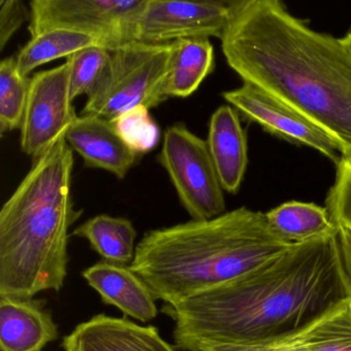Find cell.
<instances>
[{"label": "cell", "instance_id": "5bb4252c", "mask_svg": "<svg viewBox=\"0 0 351 351\" xmlns=\"http://www.w3.org/2000/svg\"><path fill=\"white\" fill-rule=\"evenodd\" d=\"M46 300L0 298V350L42 351L59 337Z\"/></svg>", "mask_w": 351, "mask_h": 351}, {"label": "cell", "instance_id": "cb8c5ba5", "mask_svg": "<svg viewBox=\"0 0 351 351\" xmlns=\"http://www.w3.org/2000/svg\"><path fill=\"white\" fill-rule=\"evenodd\" d=\"M110 122L123 143L136 155L149 153L159 143V126L147 106H135Z\"/></svg>", "mask_w": 351, "mask_h": 351}, {"label": "cell", "instance_id": "6da1fadb", "mask_svg": "<svg viewBox=\"0 0 351 351\" xmlns=\"http://www.w3.org/2000/svg\"><path fill=\"white\" fill-rule=\"evenodd\" d=\"M351 299L337 232L305 243L223 287L164 304L180 349L190 343L254 344L297 332Z\"/></svg>", "mask_w": 351, "mask_h": 351}, {"label": "cell", "instance_id": "ba28073f", "mask_svg": "<svg viewBox=\"0 0 351 351\" xmlns=\"http://www.w3.org/2000/svg\"><path fill=\"white\" fill-rule=\"evenodd\" d=\"M71 60L67 58L63 64L30 79L20 143L34 162L64 138L79 117L71 98Z\"/></svg>", "mask_w": 351, "mask_h": 351}, {"label": "cell", "instance_id": "4fadbf2b", "mask_svg": "<svg viewBox=\"0 0 351 351\" xmlns=\"http://www.w3.org/2000/svg\"><path fill=\"white\" fill-rule=\"evenodd\" d=\"M106 305L116 306L125 316L149 322L158 316L156 298L147 283L127 265L100 261L82 273Z\"/></svg>", "mask_w": 351, "mask_h": 351}, {"label": "cell", "instance_id": "8fae6325", "mask_svg": "<svg viewBox=\"0 0 351 351\" xmlns=\"http://www.w3.org/2000/svg\"><path fill=\"white\" fill-rule=\"evenodd\" d=\"M64 351H178L164 340L155 326H141L104 313L92 316L63 337Z\"/></svg>", "mask_w": 351, "mask_h": 351}, {"label": "cell", "instance_id": "9c48e42d", "mask_svg": "<svg viewBox=\"0 0 351 351\" xmlns=\"http://www.w3.org/2000/svg\"><path fill=\"white\" fill-rule=\"evenodd\" d=\"M232 3L233 0H147L137 23L135 42L165 45L188 38L221 40Z\"/></svg>", "mask_w": 351, "mask_h": 351}, {"label": "cell", "instance_id": "7c38bea8", "mask_svg": "<svg viewBox=\"0 0 351 351\" xmlns=\"http://www.w3.org/2000/svg\"><path fill=\"white\" fill-rule=\"evenodd\" d=\"M65 139L86 167L106 170L118 180L126 178L139 157L123 143L110 121L99 117H77Z\"/></svg>", "mask_w": 351, "mask_h": 351}, {"label": "cell", "instance_id": "277c9868", "mask_svg": "<svg viewBox=\"0 0 351 351\" xmlns=\"http://www.w3.org/2000/svg\"><path fill=\"white\" fill-rule=\"evenodd\" d=\"M73 151L62 138L32 164L0 210V298L62 289L69 229L83 215L71 197Z\"/></svg>", "mask_w": 351, "mask_h": 351}, {"label": "cell", "instance_id": "d6986e66", "mask_svg": "<svg viewBox=\"0 0 351 351\" xmlns=\"http://www.w3.org/2000/svg\"><path fill=\"white\" fill-rule=\"evenodd\" d=\"M73 236L85 238L104 261L128 265L135 256L137 232L126 217L98 215L75 228Z\"/></svg>", "mask_w": 351, "mask_h": 351}, {"label": "cell", "instance_id": "ac0fdd59", "mask_svg": "<svg viewBox=\"0 0 351 351\" xmlns=\"http://www.w3.org/2000/svg\"><path fill=\"white\" fill-rule=\"evenodd\" d=\"M273 341L304 351H351V299L326 310L297 332Z\"/></svg>", "mask_w": 351, "mask_h": 351}, {"label": "cell", "instance_id": "3957f363", "mask_svg": "<svg viewBox=\"0 0 351 351\" xmlns=\"http://www.w3.org/2000/svg\"><path fill=\"white\" fill-rule=\"evenodd\" d=\"M293 245L273 234L265 213L240 207L147 232L130 268L156 299L174 305L241 278Z\"/></svg>", "mask_w": 351, "mask_h": 351}, {"label": "cell", "instance_id": "603a6c76", "mask_svg": "<svg viewBox=\"0 0 351 351\" xmlns=\"http://www.w3.org/2000/svg\"><path fill=\"white\" fill-rule=\"evenodd\" d=\"M71 60V98L90 96L102 85L110 67V52L101 47L85 49L69 57Z\"/></svg>", "mask_w": 351, "mask_h": 351}, {"label": "cell", "instance_id": "30bf717a", "mask_svg": "<svg viewBox=\"0 0 351 351\" xmlns=\"http://www.w3.org/2000/svg\"><path fill=\"white\" fill-rule=\"evenodd\" d=\"M223 97L246 120L283 141L319 152L336 166L346 156L330 135L252 84L223 92Z\"/></svg>", "mask_w": 351, "mask_h": 351}, {"label": "cell", "instance_id": "9a60e30c", "mask_svg": "<svg viewBox=\"0 0 351 351\" xmlns=\"http://www.w3.org/2000/svg\"><path fill=\"white\" fill-rule=\"evenodd\" d=\"M207 145L223 191L236 194L247 167V138L239 112L231 106H221L209 122Z\"/></svg>", "mask_w": 351, "mask_h": 351}, {"label": "cell", "instance_id": "2e32d148", "mask_svg": "<svg viewBox=\"0 0 351 351\" xmlns=\"http://www.w3.org/2000/svg\"><path fill=\"white\" fill-rule=\"evenodd\" d=\"M213 69L215 50L209 38H188L174 42L164 95L168 99L193 95Z\"/></svg>", "mask_w": 351, "mask_h": 351}, {"label": "cell", "instance_id": "484cf974", "mask_svg": "<svg viewBox=\"0 0 351 351\" xmlns=\"http://www.w3.org/2000/svg\"><path fill=\"white\" fill-rule=\"evenodd\" d=\"M182 351H304L298 347L279 342L254 343V344H221V343H190L180 347Z\"/></svg>", "mask_w": 351, "mask_h": 351}, {"label": "cell", "instance_id": "52a82bcc", "mask_svg": "<svg viewBox=\"0 0 351 351\" xmlns=\"http://www.w3.org/2000/svg\"><path fill=\"white\" fill-rule=\"evenodd\" d=\"M147 0H32L28 30L32 36L67 29L98 38L110 52L135 42Z\"/></svg>", "mask_w": 351, "mask_h": 351}, {"label": "cell", "instance_id": "44dd1931", "mask_svg": "<svg viewBox=\"0 0 351 351\" xmlns=\"http://www.w3.org/2000/svg\"><path fill=\"white\" fill-rule=\"evenodd\" d=\"M326 207L337 227L341 258L351 287V157L343 158L336 166V178L326 195Z\"/></svg>", "mask_w": 351, "mask_h": 351}, {"label": "cell", "instance_id": "8992f818", "mask_svg": "<svg viewBox=\"0 0 351 351\" xmlns=\"http://www.w3.org/2000/svg\"><path fill=\"white\" fill-rule=\"evenodd\" d=\"M158 162L169 176L192 221H207L226 213L225 191L208 145L184 123L166 129Z\"/></svg>", "mask_w": 351, "mask_h": 351}, {"label": "cell", "instance_id": "ffe728a7", "mask_svg": "<svg viewBox=\"0 0 351 351\" xmlns=\"http://www.w3.org/2000/svg\"><path fill=\"white\" fill-rule=\"evenodd\" d=\"M104 44L98 38L67 29H53L32 36L16 57L18 71L23 77L47 63L69 58L80 51ZM106 49V48H104Z\"/></svg>", "mask_w": 351, "mask_h": 351}, {"label": "cell", "instance_id": "5b68a950", "mask_svg": "<svg viewBox=\"0 0 351 351\" xmlns=\"http://www.w3.org/2000/svg\"><path fill=\"white\" fill-rule=\"evenodd\" d=\"M174 43L149 45L132 42L110 52V67L102 85L88 96L81 116L112 121L135 108H157L168 99L164 86L169 73Z\"/></svg>", "mask_w": 351, "mask_h": 351}, {"label": "cell", "instance_id": "7402d4cb", "mask_svg": "<svg viewBox=\"0 0 351 351\" xmlns=\"http://www.w3.org/2000/svg\"><path fill=\"white\" fill-rule=\"evenodd\" d=\"M30 79L18 71L16 57L0 63V134L20 129L29 95Z\"/></svg>", "mask_w": 351, "mask_h": 351}, {"label": "cell", "instance_id": "d4e9b609", "mask_svg": "<svg viewBox=\"0 0 351 351\" xmlns=\"http://www.w3.org/2000/svg\"><path fill=\"white\" fill-rule=\"evenodd\" d=\"M30 8L22 0H0V51L5 50L14 34L30 21Z\"/></svg>", "mask_w": 351, "mask_h": 351}, {"label": "cell", "instance_id": "e0dca14e", "mask_svg": "<svg viewBox=\"0 0 351 351\" xmlns=\"http://www.w3.org/2000/svg\"><path fill=\"white\" fill-rule=\"evenodd\" d=\"M265 217L273 234L291 244L305 243L337 232L326 207L314 203H283Z\"/></svg>", "mask_w": 351, "mask_h": 351}, {"label": "cell", "instance_id": "4316f807", "mask_svg": "<svg viewBox=\"0 0 351 351\" xmlns=\"http://www.w3.org/2000/svg\"><path fill=\"white\" fill-rule=\"evenodd\" d=\"M340 42L347 53L351 56V29L342 38H340Z\"/></svg>", "mask_w": 351, "mask_h": 351}, {"label": "cell", "instance_id": "7a4b0ae2", "mask_svg": "<svg viewBox=\"0 0 351 351\" xmlns=\"http://www.w3.org/2000/svg\"><path fill=\"white\" fill-rule=\"evenodd\" d=\"M228 65L332 137L351 157V56L280 0H233L221 38Z\"/></svg>", "mask_w": 351, "mask_h": 351}]
</instances>
